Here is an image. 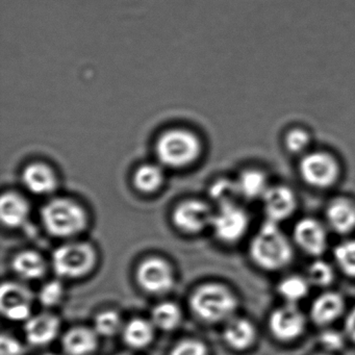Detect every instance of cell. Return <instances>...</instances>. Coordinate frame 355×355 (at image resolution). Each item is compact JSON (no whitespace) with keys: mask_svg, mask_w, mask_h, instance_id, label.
Masks as SVG:
<instances>
[{"mask_svg":"<svg viewBox=\"0 0 355 355\" xmlns=\"http://www.w3.org/2000/svg\"><path fill=\"white\" fill-rule=\"evenodd\" d=\"M344 330L347 338L355 342V306L347 313L345 318Z\"/></svg>","mask_w":355,"mask_h":355,"instance_id":"d590c367","label":"cell"},{"mask_svg":"<svg viewBox=\"0 0 355 355\" xmlns=\"http://www.w3.org/2000/svg\"><path fill=\"white\" fill-rule=\"evenodd\" d=\"M257 338L254 325L245 318L234 317L225 322L223 330L224 342L234 350L250 348Z\"/></svg>","mask_w":355,"mask_h":355,"instance_id":"7402d4cb","label":"cell"},{"mask_svg":"<svg viewBox=\"0 0 355 355\" xmlns=\"http://www.w3.org/2000/svg\"><path fill=\"white\" fill-rule=\"evenodd\" d=\"M155 329L157 328L150 319L136 317L124 323L123 329L120 334L128 348L142 350L153 344Z\"/></svg>","mask_w":355,"mask_h":355,"instance_id":"44dd1931","label":"cell"},{"mask_svg":"<svg viewBox=\"0 0 355 355\" xmlns=\"http://www.w3.org/2000/svg\"><path fill=\"white\" fill-rule=\"evenodd\" d=\"M11 268L20 279L36 282L46 276L49 263L38 251L26 249L14 255Z\"/></svg>","mask_w":355,"mask_h":355,"instance_id":"2e32d148","label":"cell"},{"mask_svg":"<svg viewBox=\"0 0 355 355\" xmlns=\"http://www.w3.org/2000/svg\"><path fill=\"white\" fill-rule=\"evenodd\" d=\"M315 355H332L330 352H324V353H318V354Z\"/></svg>","mask_w":355,"mask_h":355,"instance_id":"8d00e7d4","label":"cell"},{"mask_svg":"<svg viewBox=\"0 0 355 355\" xmlns=\"http://www.w3.org/2000/svg\"><path fill=\"white\" fill-rule=\"evenodd\" d=\"M209 194H211V199H214L219 207L220 205H230V203H236L239 197H241L236 180H230V178L217 180L211 186Z\"/></svg>","mask_w":355,"mask_h":355,"instance_id":"f1b7e54d","label":"cell"},{"mask_svg":"<svg viewBox=\"0 0 355 355\" xmlns=\"http://www.w3.org/2000/svg\"><path fill=\"white\" fill-rule=\"evenodd\" d=\"M136 279L147 294L163 296L173 290L175 273L171 263L163 257H149L137 267Z\"/></svg>","mask_w":355,"mask_h":355,"instance_id":"52a82bcc","label":"cell"},{"mask_svg":"<svg viewBox=\"0 0 355 355\" xmlns=\"http://www.w3.org/2000/svg\"><path fill=\"white\" fill-rule=\"evenodd\" d=\"M96 249L88 242H68L60 245L51 255V268L55 275L65 279H78L96 267Z\"/></svg>","mask_w":355,"mask_h":355,"instance_id":"277c9868","label":"cell"},{"mask_svg":"<svg viewBox=\"0 0 355 355\" xmlns=\"http://www.w3.org/2000/svg\"><path fill=\"white\" fill-rule=\"evenodd\" d=\"M338 267L351 277H355V239L336 245L334 252Z\"/></svg>","mask_w":355,"mask_h":355,"instance_id":"4dcf8cb0","label":"cell"},{"mask_svg":"<svg viewBox=\"0 0 355 355\" xmlns=\"http://www.w3.org/2000/svg\"><path fill=\"white\" fill-rule=\"evenodd\" d=\"M114 355H130V354H128V353H117V354H114Z\"/></svg>","mask_w":355,"mask_h":355,"instance_id":"f35d334b","label":"cell"},{"mask_svg":"<svg viewBox=\"0 0 355 355\" xmlns=\"http://www.w3.org/2000/svg\"><path fill=\"white\" fill-rule=\"evenodd\" d=\"M26 348L21 340L3 332L0 336V355H24Z\"/></svg>","mask_w":355,"mask_h":355,"instance_id":"e575fe53","label":"cell"},{"mask_svg":"<svg viewBox=\"0 0 355 355\" xmlns=\"http://www.w3.org/2000/svg\"><path fill=\"white\" fill-rule=\"evenodd\" d=\"M248 226V214L236 202L220 205L214 215L211 227L218 240L234 243L244 236Z\"/></svg>","mask_w":355,"mask_h":355,"instance_id":"9c48e42d","label":"cell"},{"mask_svg":"<svg viewBox=\"0 0 355 355\" xmlns=\"http://www.w3.org/2000/svg\"><path fill=\"white\" fill-rule=\"evenodd\" d=\"M169 355H209V348L198 338H186L172 347Z\"/></svg>","mask_w":355,"mask_h":355,"instance_id":"d6a6232c","label":"cell"},{"mask_svg":"<svg viewBox=\"0 0 355 355\" xmlns=\"http://www.w3.org/2000/svg\"><path fill=\"white\" fill-rule=\"evenodd\" d=\"M306 319L297 304L286 303L278 307L270 315L269 327L272 334L280 340H293L304 332Z\"/></svg>","mask_w":355,"mask_h":355,"instance_id":"8fae6325","label":"cell"},{"mask_svg":"<svg viewBox=\"0 0 355 355\" xmlns=\"http://www.w3.org/2000/svg\"><path fill=\"white\" fill-rule=\"evenodd\" d=\"M65 297V288L63 282L59 279L49 280L41 286L37 295L39 303L44 309H51L61 304Z\"/></svg>","mask_w":355,"mask_h":355,"instance_id":"f546056e","label":"cell"},{"mask_svg":"<svg viewBox=\"0 0 355 355\" xmlns=\"http://www.w3.org/2000/svg\"><path fill=\"white\" fill-rule=\"evenodd\" d=\"M62 322L53 311H44L33 315L24 322L26 342L33 347H46L55 342L61 331Z\"/></svg>","mask_w":355,"mask_h":355,"instance_id":"7c38bea8","label":"cell"},{"mask_svg":"<svg viewBox=\"0 0 355 355\" xmlns=\"http://www.w3.org/2000/svg\"><path fill=\"white\" fill-rule=\"evenodd\" d=\"M299 174L311 188L327 190L340 180L342 167L338 157L329 151L311 150L300 157Z\"/></svg>","mask_w":355,"mask_h":355,"instance_id":"8992f818","label":"cell"},{"mask_svg":"<svg viewBox=\"0 0 355 355\" xmlns=\"http://www.w3.org/2000/svg\"><path fill=\"white\" fill-rule=\"evenodd\" d=\"M40 217L49 236L67 240L83 234L89 221L84 207L69 198L51 199L41 209Z\"/></svg>","mask_w":355,"mask_h":355,"instance_id":"3957f363","label":"cell"},{"mask_svg":"<svg viewBox=\"0 0 355 355\" xmlns=\"http://www.w3.org/2000/svg\"><path fill=\"white\" fill-rule=\"evenodd\" d=\"M35 295L16 282H3L0 290V311L11 322H26L33 315Z\"/></svg>","mask_w":355,"mask_h":355,"instance_id":"ba28073f","label":"cell"},{"mask_svg":"<svg viewBox=\"0 0 355 355\" xmlns=\"http://www.w3.org/2000/svg\"><path fill=\"white\" fill-rule=\"evenodd\" d=\"M306 278L315 286H328L334 279V269L326 261H315L309 266Z\"/></svg>","mask_w":355,"mask_h":355,"instance_id":"1f68e13d","label":"cell"},{"mask_svg":"<svg viewBox=\"0 0 355 355\" xmlns=\"http://www.w3.org/2000/svg\"><path fill=\"white\" fill-rule=\"evenodd\" d=\"M344 334L336 329H325L320 336V343L327 352H336L342 350L345 346Z\"/></svg>","mask_w":355,"mask_h":355,"instance_id":"836d02e7","label":"cell"},{"mask_svg":"<svg viewBox=\"0 0 355 355\" xmlns=\"http://www.w3.org/2000/svg\"><path fill=\"white\" fill-rule=\"evenodd\" d=\"M215 213L207 203L200 200H187L180 203L172 214V221L184 234H200L211 227Z\"/></svg>","mask_w":355,"mask_h":355,"instance_id":"30bf717a","label":"cell"},{"mask_svg":"<svg viewBox=\"0 0 355 355\" xmlns=\"http://www.w3.org/2000/svg\"><path fill=\"white\" fill-rule=\"evenodd\" d=\"M157 159L170 168H182L194 163L201 153V143L190 130L175 128L164 132L157 146Z\"/></svg>","mask_w":355,"mask_h":355,"instance_id":"5b68a950","label":"cell"},{"mask_svg":"<svg viewBox=\"0 0 355 355\" xmlns=\"http://www.w3.org/2000/svg\"><path fill=\"white\" fill-rule=\"evenodd\" d=\"M309 280L302 276H288L278 284V293L286 303L297 304L309 294Z\"/></svg>","mask_w":355,"mask_h":355,"instance_id":"484cf974","label":"cell"},{"mask_svg":"<svg viewBox=\"0 0 355 355\" xmlns=\"http://www.w3.org/2000/svg\"><path fill=\"white\" fill-rule=\"evenodd\" d=\"M250 255L259 267L275 271L292 261L293 247L278 223L267 220L251 241Z\"/></svg>","mask_w":355,"mask_h":355,"instance_id":"7a4b0ae2","label":"cell"},{"mask_svg":"<svg viewBox=\"0 0 355 355\" xmlns=\"http://www.w3.org/2000/svg\"><path fill=\"white\" fill-rule=\"evenodd\" d=\"M261 200L267 220L276 223L288 219L296 211V194L286 184H271Z\"/></svg>","mask_w":355,"mask_h":355,"instance_id":"4fadbf2b","label":"cell"},{"mask_svg":"<svg viewBox=\"0 0 355 355\" xmlns=\"http://www.w3.org/2000/svg\"><path fill=\"white\" fill-rule=\"evenodd\" d=\"M99 338L93 327L74 326L62 336V350L64 355H93L98 350Z\"/></svg>","mask_w":355,"mask_h":355,"instance_id":"9a60e30c","label":"cell"},{"mask_svg":"<svg viewBox=\"0 0 355 355\" xmlns=\"http://www.w3.org/2000/svg\"><path fill=\"white\" fill-rule=\"evenodd\" d=\"M294 240L307 254L319 257L327 248V232L321 222L313 218H303L294 227Z\"/></svg>","mask_w":355,"mask_h":355,"instance_id":"5bb4252c","label":"cell"},{"mask_svg":"<svg viewBox=\"0 0 355 355\" xmlns=\"http://www.w3.org/2000/svg\"><path fill=\"white\" fill-rule=\"evenodd\" d=\"M344 311L345 301L340 294L323 293L311 303V318L318 325L327 326L340 319Z\"/></svg>","mask_w":355,"mask_h":355,"instance_id":"ffe728a7","label":"cell"},{"mask_svg":"<svg viewBox=\"0 0 355 355\" xmlns=\"http://www.w3.org/2000/svg\"><path fill=\"white\" fill-rule=\"evenodd\" d=\"M43 355H60V354H57V353H46V354H43Z\"/></svg>","mask_w":355,"mask_h":355,"instance_id":"74e56055","label":"cell"},{"mask_svg":"<svg viewBox=\"0 0 355 355\" xmlns=\"http://www.w3.org/2000/svg\"><path fill=\"white\" fill-rule=\"evenodd\" d=\"M311 144H313V137L306 128L295 126L286 130L284 134V148L291 155L299 157H303L311 150Z\"/></svg>","mask_w":355,"mask_h":355,"instance_id":"4316f807","label":"cell"},{"mask_svg":"<svg viewBox=\"0 0 355 355\" xmlns=\"http://www.w3.org/2000/svg\"><path fill=\"white\" fill-rule=\"evenodd\" d=\"M236 295L221 284L207 282L195 288L189 299L193 315L205 322L216 324L227 322L238 309Z\"/></svg>","mask_w":355,"mask_h":355,"instance_id":"6da1fadb","label":"cell"},{"mask_svg":"<svg viewBox=\"0 0 355 355\" xmlns=\"http://www.w3.org/2000/svg\"><path fill=\"white\" fill-rule=\"evenodd\" d=\"M236 182H238L241 197L250 199V200L263 198V195L271 186L267 172L257 167L243 170L236 178Z\"/></svg>","mask_w":355,"mask_h":355,"instance_id":"603a6c76","label":"cell"},{"mask_svg":"<svg viewBox=\"0 0 355 355\" xmlns=\"http://www.w3.org/2000/svg\"><path fill=\"white\" fill-rule=\"evenodd\" d=\"M164 182V172L159 166L144 165L137 170L134 184L143 193H153L161 188Z\"/></svg>","mask_w":355,"mask_h":355,"instance_id":"83f0119b","label":"cell"},{"mask_svg":"<svg viewBox=\"0 0 355 355\" xmlns=\"http://www.w3.org/2000/svg\"><path fill=\"white\" fill-rule=\"evenodd\" d=\"M22 182L33 194H53L58 188V178L49 166L43 163L28 165L22 173Z\"/></svg>","mask_w":355,"mask_h":355,"instance_id":"d6986e66","label":"cell"},{"mask_svg":"<svg viewBox=\"0 0 355 355\" xmlns=\"http://www.w3.org/2000/svg\"><path fill=\"white\" fill-rule=\"evenodd\" d=\"M125 322L121 313L115 309H105L99 311L94 318L93 328L101 338H113L121 334Z\"/></svg>","mask_w":355,"mask_h":355,"instance_id":"d4e9b609","label":"cell"},{"mask_svg":"<svg viewBox=\"0 0 355 355\" xmlns=\"http://www.w3.org/2000/svg\"><path fill=\"white\" fill-rule=\"evenodd\" d=\"M31 207L26 198L17 193L8 192L0 199V219L8 228L21 227L28 222Z\"/></svg>","mask_w":355,"mask_h":355,"instance_id":"e0dca14e","label":"cell"},{"mask_svg":"<svg viewBox=\"0 0 355 355\" xmlns=\"http://www.w3.org/2000/svg\"><path fill=\"white\" fill-rule=\"evenodd\" d=\"M328 225L340 234L355 230V202L347 197H338L330 201L326 209Z\"/></svg>","mask_w":355,"mask_h":355,"instance_id":"ac0fdd59","label":"cell"},{"mask_svg":"<svg viewBox=\"0 0 355 355\" xmlns=\"http://www.w3.org/2000/svg\"><path fill=\"white\" fill-rule=\"evenodd\" d=\"M150 320L157 329L173 331L182 324V311L178 303L163 301L157 303L151 309Z\"/></svg>","mask_w":355,"mask_h":355,"instance_id":"cb8c5ba5","label":"cell"}]
</instances>
